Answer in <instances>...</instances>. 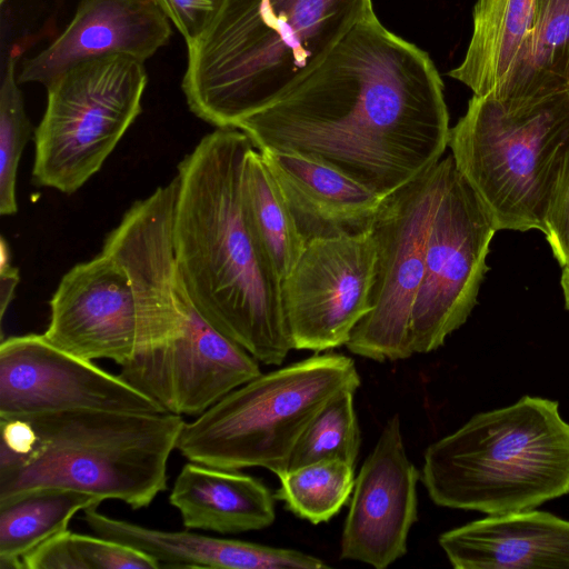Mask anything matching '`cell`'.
Here are the masks:
<instances>
[{
	"label": "cell",
	"mask_w": 569,
	"mask_h": 569,
	"mask_svg": "<svg viewBox=\"0 0 569 569\" xmlns=\"http://www.w3.org/2000/svg\"><path fill=\"white\" fill-rule=\"evenodd\" d=\"M236 128L257 150L319 159L385 197L437 164L450 133L431 58L375 12L301 81Z\"/></svg>",
	"instance_id": "6da1fadb"
},
{
	"label": "cell",
	"mask_w": 569,
	"mask_h": 569,
	"mask_svg": "<svg viewBox=\"0 0 569 569\" xmlns=\"http://www.w3.org/2000/svg\"><path fill=\"white\" fill-rule=\"evenodd\" d=\"M253 147L240 129L216 128L179 162L173 250L202 317L259 362L278 366L293 348L281 279L243 201V167Z\"/></svg>",
	"instance_id": "7a4b0ae2"
},
{
	"label": "cell",
	"mask_w": 569,
	"mask_h": 569,
	"mask_svg": "<svg viewBox=\"0 0 569 569\" xmlns=\"http://www.w3.org/2000/svg\"><path fill=\"white\" fill-rule=\"evenodd\" d=\"M373 13L372 0H219L187 44L182 91L193 114L233 127L317 68Z\"/></svg>",
	"instance_id": "3957f363"
},
{
	"label": "cell",
	"mask_w": 569,
	"mask_h": 569,
	"mask_svg": "<svg viewBox=\"0 0 569 569\" xmlns=\"http://www.w3.org/2000/svg\"><path fill=\"white\" fill-rule=\"evenodd\" d=\"M170 412L63 410L0 418V503L46 489L148 507L184 425Z\"/></svg>",
	"instance_id": "277c9868"
},
{
	"label": "cell",
	"mask_w": 569,
	"mask_h": 569,
	"mask_svg": "<svg viewBox=\"0 0 569 569\" xmlns=\"http://www.w3.org/2000/svg\"><path fill=\"white\" fill-rule=\"evenodd\" d=\"M420 480L440 507L488 516L536 509L569 495V423L558 401L540 397L480 412L429 445Z\"/></svg>",
	"instance_id": "5b68a950"
},
{
	"label": "cell",
	"mask_w": 569,
	"mask_h": 569,
	"mask_svg": "<svg viewBox=\"0 0 569 569\" xmlns=\"http://www.w3.org/2000/svg\"><path fill=\"white\" fill-rule=\"evenodd\" d=\"M448 147L497 230L545 232L569 152V88L527 99L473 94Z\"/></svg>",
	"instance_id": "8992f818"
},
{
	"label": "cell",
	"mask_w": 569,
	"mask_h": 569,
	"mask_svg": "<svg viewBox=\"0 0 569 569\" xmlns=\"http://www.w3.org/2000/svg\"><path fill=\"white\" fill-rule=\"evenodd\" d=\"M360 385L353 359L317 352L258 375L184 422L176 449L204 466L261 467L279 476L318 411L340 391H357Z\"/></svg>",
	"instance_id": "52a82bcc"
},
{
	"label": "cell",
	"mask_w": 569,
	"mask_h": 569,
	"mask_svg": "<svg viewBox=\"0 0 569 569\" xmlns=\"http://www.w3.org/2000/svg\"><path fill=\"white\" fill-rule=\"evenodd\" d=\"M147 81L143 62L124 54L80 61L52 79L33 136L32 182L78 191L141 113Z\"/></svg>",
	"instance_id": "ba28073f"
},
{
	"label": "cell",
	"mask_w": 569,
	"mask_h": 569,
	"mask_svg": "<svg viewBox=\"0 0 569 569\" xmlns=\"http://www.w3.org/2000/svg\"><path fill=\"white\" fill-rule=\"evenodd\" d=\"M120 376L167 412L198 417L261 373L259 361L212 327L183 281L174 303L138 319Z\"/></svg>",
	"instance_id": "9c48e42d"
},
{
	"label": "cell",
	"mask_w": 569,
	"mask_h": 569,
	"mask_svg": "<svg viewBox=\"0 0 569 569\" xmlns=\"http://www.w3.org/2000/svg\"><path fill=\"white\" fill-rule=\"evenodd\" d=\"M450 156L387 197L372 227L376 244L371 310L359 321L347 349L375 361L411 357L410 323L423 272L435 206Z\"/></svg>",
	"instance_id": "30bf717a"
},
{
	"label": "cell",
	"mask_w": 569,
	"mask_h": 569,
	"mask_svg": "<svg viewBox=\"0 0 569 569\" xmlns=\"http://www.w3.org/2000/svg\"><path fill=\"white\" fill-rule=\"evenodd\" d=\"M497 228L452 156L432 213L410 323L415 353L441 347L477 303Z\"/></svg>",
	"instance_id": "8fae6325"
},
{
	"label": "cell",
	"mask_w": 569,
	"mask_h": 569,
	"mask_svg": "<svg viewBox=\"0 0 569 569\" xmlns=\"http://www.w3.org/2000/svg\"><path fill=\"white\" fill-rule=\"evenodd\" d=\"M375 269L371 230L308 241L281 281L292 348L321 352L346 346L371 310Z\"/></svg>",
	"instance_id": "7c38bea8"
},
{
	"label": "cell",
	"mask_w": 569,
	"mask_h": 569,
	"mask_svg": "<svg viewBox=\"0 0 569 569\" xmlns=\"http://www.w3.org/2000/svg\"><path fill=\"white\" fill-rule=\"evenodd\" d=\"M63 410L167 412L120 375L28 333L0 342V418Z\"/></svg>",
	"instance_id": "4fadbf2b"
},
{
	"label": "cell",
	"mask_w": 569,
	"mask_h": 569,
	"mask_svg": "<svg viewBox=\"0 0 569 569\" xmlns=\"http://www.w3.org/2000/svg\"><path fill=\"white\" fill-rule=\"evenodd\" d=\"M420 471L407 456L400 418L392 416L356 477L340 558L385 569L407 553L418 519Z\"/></svg>",
	"instance_id": "5bb4252c"
},
{
	"label": "cell",
	"mask_w": 569,
	"mask_h": 569,
	"mask_svg": "<svg viewBox=\"0 0 569 569\" xmlns=\"http://www.w3.org/2000/svg\"><path fill=\"white\" fill-rule=\"evenodd\" d=\"M43 336L56 347L86 360L109 359L121 366L136 346L137 307L124 268L101 251L77 263L59 281Z\"/></svg>",
	"instance_id": "9a60e30c"
},
{
	"label": "cell",
	"mask_w": 569,
	"mask_h": 569,
	"mask_svg": "<svg viewBox=\"0 0 569 569\" xmlns=\"http://www.w3.org/2000/svg\"><path fill=\"white\" fill-rule=\"evenodd\" d=\"M171 33L170 20L149 0H80L64 30L23 62L18 80L47 86L72 64L102 56L144 62Z\"/></svg>",
	"instance_id": "2e32d148"
},
{
	"label": "cell",
	"mask_w": 569,
	"mask_h": 569,
	"mask_svg": "<svg viewBox=\"0 0 569 569\" xmlns=\"http://www.w3.org/2000/svg\"><path fill=\"white\" fill-rule=\"evenodd\" d=\"M306 242L371 230L387 197L309 156L258 150Z\"/></svg>",
	"instance_id": "e0dca14e"
},
{
	"label": "cell",
	"mask_w": 569,
	"mask_h": 569,
	"mask_svg": "<svg viewBox=\"0 0 569 569\" xmlns=\"http://www.w3.org/2000/svg\"><path fill=\"white\" fill-rule=\"evenodd\" d=\"M438 542L456 569H569V520L546 511L488 516Z\"/></svg>",
	"instance_id": "ac0fdd59"
},
{
	"label": "cell",
	"mask_w": 569,
	"mask_h": 569,
	"mask_svg": "<svg viewBox=\"0 0 569 569\" xmlns=\"http://www.w3.org/2000/svg\"><path fill=\"white\" fill-rule=\"evenodd\" d=\"M83 520L98 536L133 547L158 561L160 568L325 569L312 555L288 548L223 539L190 531H164L83 510Z\"/></svg>",
	"instance_id": "d6986e66"
},
{
	"label": "cell",
	"mask_w": 569,
	"mask_h": 569,
	"mask_svg": "<svg viewBox=\"0 0 569 569\" xmlns=\"http://www.w3.org/2000/svg\"><path fill=\"white\" fill-rule=\"evenodd\" d=\"M169 502L186 529L240 533L264 529L276 519L274 495L262 481L192 461L177 476Z\"/></svg>",
	"instance_id": "ffe728a7"
},
{
	"label": "cell",
	"mask_w": 569,
	"mask_h": 569,
	"mask_svg": "<svg viewBox=\"0 0 569 569\" xmlns=\"http://www.w3.org/2000/svg\"><path fill=\"white\" fill-rule=\"evenodd\" d=\"M535 10L536 0H477L465 57L448 76L475 96L498 98L521 56Z\"/></svg>",
	"instance_id": "44dd1931"
},
{
	"label": "cell",
	"mask_w": 569,
	"mask_h": 569,
	"mask_svg": "<svg viewBox=\"0 0 569 569\" xmlns=\"http://www.w3.org/2000/svg\"><path fill=\"white\" fill-rule=\"evenodd\" d=\"M101 502L76 490L46 489L0 503V568H23L26 555L67 530L79 511Z\"/></svg>",
	"instance_id": "7402d4cb"
},
{
	"label": "cell",
	"mask_w": 569,
	"mask_h": 569,
	"mask_svg": "<svg viewBox=\"0 0 569 569\" xmlns=\"http://www.w3.org/2000/svg\"><path fill=\"white\" fill-rule=\"evenodd\" d=\"M569 0H536L530 32L497 99H527L568 88Z\"/></svg>",
	"instance_id": "603a6c76"
},
{
	"label": "cell",
	"mask_w": 569,
	"mask_h": 569,
	"mask_svg": "<svg viewBox=\"0 0 569 569\" xmlns=\"http://www.w3.org/2000/svg\"><path fill=\"white\" fill-rule=\"evenodd\" d=\"M242 194L250 222L282 281L307 242L278 183L254 147L246 157Z\"/></svg>",
	"instance_id": "cb8c5ba5"
},
{
	"label": "cell",
	"mask_w": 569,
	"mask_h": 569,
	"mask_svg": "<svg viewBox=\"0 0 569 569\" xmlns=\"http://www.w3.org/2000/svg\"><path fill=\"white\" fill-rule=\"evenodd\" d=\"M355 467L343 460H321L277 476L274 498L287 510L313 525L329 521L348 502L355 486Z\"/></svg>",
	"instance_id": "d4e9b609"
},
{
	"label": "cell",
	"mask_w": 569,
	"mask_h": 569,
	"mask_svg": "<svg viewBox=\"0 0 569 569\" xmlns=\"http://www.w3.org/2000/svg\"><path fill=\"white\" fill-rule=\"evenodd\" d=\"M27 569H159L149 555L121 542L64 530L22 558Z\"/></svg>",
	"instance_id": "484cf974"
},
{
	"label": "cell",
	"mask_w": 569,
	"mask_h": 569,
	"mask_svg": "<svg viewBox=\"0 0 569 569\" xmlns=\"http://www.w3.org/2000/svg\"><path fill=\"white\" fill-rule=\"evenodd\" d=\"M355 393L356 390H342L318 411L298 439L288 470L321 460H343L356 466L361 431Z\"/></svg>",
	"instance_id": "4316f807"
},
{
	"label": "cell",
	"mask_w": 569,
	"mask_h": 569,
	"mask_svg": "<svg viewBox=\"0 0 569 569\" xmlns=\"http://www.w3.org/2000/svg\"><path fill=\"white\" fill-rule=\"evenodd\" d=\"M17 52L8 57L0 87V213L18 211L16 194L20 159L31 138L32 127L19 89Z\"/></svg>",
	"instance_id": "83f0119b"
},
{
	"label": "cell",
	"mask_w": 569,
	"mask_h": 569,
	"mask_svg": "<svg viewBox=\"0 0 569 569\" xmlns=\"http://www.w3.org/2000/svg\"><path fill=\"white\" fill-rule=\"evenodd\" d=\"M545 234L561 267L569 264V152L557 179L545 221Z\"/></svg>",
	"instance_id": "f1b7e54d"
},
{
	"label": "cell",
	"mask_w": 569,
	"mask_h": 569,
	"mask_svg": "<svg viewBox=\"0 0 569 569\" xmlns=\"http://www.w3.org/2000/svg\"><path fill=\"white\" fill-rule=\"evenodd\" d=\"M179 30L186 43L194 40L216 11L219 0H149Z\"/></svg>",
	"instance_id": "f546056e"
},
{
	"label": "cell",
	"mask_w": 569,
	"mask_h": 569,
	"mask_svg": "<svg viewBox=\"0 0 569 569\" xmlns=\"http://www.w3.org/2000/svg\"><path fill=\"white\" fill-rule=\"evenodd\" d=\"M20 281L19 270L12 264L11 252L4 237L0 241V317L1 322Z\"/></svg>",
	"instance_id": "4dcf8cb0"
},
{
	"label": "cell",
	"mask_w": 569,
	"mask_h": 569,
	"mask_svg": "<svg viewBox=\"0 0 569 569\" xmlns=\"http://www.w3.org/2000/svg\"><path fill=\"white\" fill-rule=\"evenodd\" d=\"M560 283L563 292L565 305L566 308L569 310V264L562 267Z\"/></svg>",
	"instance_id": "1f68e13d"
},
{
	"label": "cell",
	"mask_w": 569,
	"mask_h": 569,
	"mask_svg": "<svg viewBox=\"0 0 569 569\" xmlns=\"http://www.w3.org/2000/svg\"><path fill=\"white\" fill-rule=\"evenodd\" d=\"M568 88H569V81H568Z\"/></svg>",
	"instance_id": "d6a6232c"
}]
</instances>
